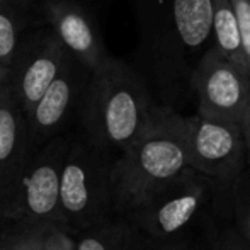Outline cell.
Listing matches in <instances>:
<instances>
[{
	"instance_id": "1",
	"label": "cell",
	"mask_w": 250,
	"mask_h": 250,
	"mask_svg": "<svg viewBox=\"0 0 250 250\" xmlns=\"http://www.w3.org/2000/svg\"><path fill=\"white\" fill-rule=\"evenodd\" d=\"M157 107L140 77L107 56L90 70L79 111L80 135L118 157L142 135Z\"/></svg>"
},
{
	"instance_id": "2",
	"label": "cell",
	"mask_w": 250,
	"mask_h": 250,
	"mask_svg": "<svg viewBox=\"0 0 250 250\" xmlns=\"http://www.w3.org/2000/svg\"><path fill=\"white\" fill-rule=\"evenodd\" d=\"M189 167L186 116L168 107H157L142 135L114 158L116 213L128 214Z\"/></svg>"
},
{
	"instance_id": "3",
	"label": "cell",
	"mask_w": 250,
	"mask_h": 250,
	"mask_svg": "<svg viewBox=\"0 0 250 250\" xmlns=\"http://www.w3.org/2000/svg\"><path fill=\"white\" fill-rule=\"evenodd\" d=\"M114 158L80 133L73 135L60 179V218L70 233L85 231L118 214L112 191Z\"/></svg>"
},
{
	"instance_id": "4",
	"label": "cell",
	"mask_w": 250,
	"mask_h": 250,
	"mask_svg": "<svg viewBox=\"0 0 250 250\" xmlns=\"http://www.w3.org/2000/svg\"><path fill=\"white\" fill-rule=\"evenodd\" d=\"M223 199L218 184L208 175L189 167L126 216L153 244L191 237L201 221H206Z\"/></svg>"
},
{
	"instance_id": "5",
	"label": "cell",
	"mask_w": 250,
	"mask_h": 250,
	"mask_svg": "<svg viewBox=\"0 0 250 250\" xmlns=\"http://www.w3.org/2000/svg\"><path fill=\"white\" fill-rule=\"evenodd\" d=\"M72 138L70 133L56 136L31 153L14 188L0 201V221H46L62 227L60 179Z\"/></svg>"
},
{
	"instance_id": "6",
	"label": "cell",
	"mask_w": 250,
	"mask_h": 250,
	"mask_svg": "<svg viewBox=\"0 0 250 250\" xmlns=\"http://www.w3.org/2000/svg\"><path fill=\"white\" fill-rule=\"evenodd\" d=\"M191 168L211 177L225 196L249 167V148L235 121L196 112L186 118Z\"/></svg>"
},
{
	"instance_id": "7",
	"label": "cell",
	"mask_w": 250,
	"mask_h": 250,
	"mask_svg": "<svg viewBox=\"0 0 250 250\" xmlns=\"http://www.w3.org/2000/svg\"><path fill=\"white\" fill-rule=\"evenodd\" d=\"M89 75L90 70L72 56L63 72L27 112V138L31 150L34 151L56 136L66 135L72 121L79 118Z\"/></svg>"
},
{
	"instance_id": "8",
	"label": "cell",
	"mask_w": 250,
	"mask_h": 250,
	"mask_svg": "<svg viewBox=\"0 0 250 250\" xmlns=\"http://www.w3.org/2000/svg\"><path fill=\"white\" fill-rule=\"evenodd\" d=\"M70 58L72 55L51 27L24 38L10 65V87L26 114L63 72Z\"/></svg>"
},
{
	"instance_id": "9",
	"label": "cell",
	"mask_w": 250,
	"mask_h": 250,
	"mask_svg": "<svg viewBox=\"0 0 250 250\" xmlns=\"http://www.w3.org/2000/svg\"><path fill=\"white\" fill-rule=\"evenodd\" d=\"M198 112L240 125L250 96V75L214 48L201 60L192 77Z\"/></svg>"
},
{
	"instance_id": "10",
	"label": "cell",
	"mask_w": 250,
	"mask_h": 250,
	"mask_svg": "<svg viewBox=\"0 0 250 250\" xmlns=\"http://www.w3.org/2000/svg\"><path fill=\"white\" fill-rule=\"evenodd\" d=\"M43 17L66 51L83 66L94 70L107 58L99 31L75 0H44Z\"/></svg>"
},
{
	"instance_id": "11",
	"label": "cell",
	"mask_w": 250,
	"mask_h": 250,
	"mask_svg": "<svg viewBox=\"0 0 250 250\" xmlns=\"http://www.w3.org/2000/svg\"><path fill=\"white\" fill-rule=\"evenodd\" d=\"M31 153L26 111L9 82L0 94V201L14 188Z\"/></svg>"
},
{
	"instance_id": "12",
	"label": "cell",
	"mask_w": 250,
	"mask_h": 250,
	"mask_svg": "<svg viewBox=\"0 0 250 250\" xmlns=\"http://www.w3.org/2000/svg\"><path fill=\"white\" fill-rule=\"evenodd\" d=\"M77 250H150L153 242L126 214L75 235Z\"/></svg>"
},
{
	"instance_id": "13",
	"label": "cell",
	"mask_w": 250,
	"mask_h": 250,
	"mask_svg": "<svg viewBox=\"0 0 250 250\" xmlns=\"http://www.w3.org/2000/svg\"><path fill=\"white\" fill-rule=\"evenodd\" d=\"M214 0H174V22L182 43L199 48L213 34Z\"/></svg>"
},
{
	"instance_id": "14",
	"label": "cell",
	"mask_w": 250,
	"mask_h": 250,
	"mask_svg": "<svg viewBox=\"0 0 250 250\" xmlns=\"http://www.w3.org/2000/svg\"><path fill=\"white\" fill-rule=\"evenodd\" d=\"M213 36L216 50L227 60L250 75V68L242 44V34L238 29L237 16L230 0H214Z\"/></svg>"
},
{
	"instance_id": "15",
	"label": "cell",
	"mask_w": 250,
	"mask_h": 250,
	"mask_svg": "<svg viewBox=\"0 0 250 250\" xmlns=\"http://www.w3.org/2000/svg\"><path fill=\"white\" fill-rule=\"evenodd\" d=\"M29 21V0H0V62L12 65Z\"/></svg>"
},
{
	"instance_id": "16",
	"label": "cell",
	"mask_w": 250,
	"mask_h": 250,
	"mask_svg": "<svg viewBox=\"0 0 250 250\" xmlns=\"http://www.w3.org/2000/svg\"><path fill=\"white\" fill-rule=\"evenodd\" d=\"M53 225L46 221H0V250H48Z\"/></svg>"
},
{
	"instance_id": "17",
	"label": "cell",
	"mask_w": 250,
	"mask_h": 250,
	"mask_svg": "<svg viewBox=\"0 0 250 250\" xmlns=\"http://www.w3.org/2000/svg\"><path fill=\"white\" fill-rule=\"evenodd\" d=\"M227 211L237 230L244 235L250 244V170L249 167L240 175L227 196Z\"/></svg>"
},
{
	"instance_id": "18",
	"label": "cell",
	"mask_w": 250,
	"mask_h": 250,
	"mask_svg": "<svg viewBox=\"0 0 250 250\" xmlns=\"http://www.w3.org/2000/svg\"><path fill=\"white\" fill-rule=\"evenodd\" d=\"M203 244L206 250H250L249 240L237 230L233 221H218L213 214L206 220Z\"/></svg>"
},
{
	"instance_id": "19",
	"label": "cell",
	"mask_w": 250,
	"mask_h": 250,
	"mask_svg": "<svg viewBox=\"0 0 250 250\" xmlns=\"http://www.w3.org/2000/svg\"><path fill=\"white\" fill-rule=\"evenodd\" d=\"M237 16L238 29L242 34V44L250 68V0H230Z\"/></svg>"
},
{
	"instance_id": "20",
	"label": "cell",
	"mask_w": 250,
	"mask_h": 250,
	"mask_svg": "<svg viewBox=\"0 0 250 250\" xmlns=\"http://www.w3.org/2000/svg\"><path fill=\"white\" fill-rule=\"evenodd\" d=\"M48 250H77L75 235L60 225H53L48 235Z\"/></svg>"
},
{
	"instance_id": "21",
	"label": "cell",
	"mask_w": 250,
	"mask_h": 250,
	"mask_svg": "<svg viewBox=\"0 0 250 250\" xmlns=\"http://www.w3.org/2000/svg\"><path fill=\"white\" fill-rule=\"evenodd\" d=\"M150 250H204V244L203 242H196L191 235V237L177 238V240L153 244V247Z\"/></svg>"
},
{
	"instance_id": "22",
	"label": "cell",
	"mask_w": 250,
	"mask_h": 250,
	"mask_svg": "<svg viewBox=\"0 0 250 250\" xmlns=\"http://www.w3.org/2000/svg\"><path fill=\"white\" fill-rule=\"evenodd\" d=\"M240 126H242V131H244L245 143H247V148H249V153H250V96H249L247 107H245V112H244V118H242Z\"/></svg>"
},
{
	"instance_id": "23",
	"label": "cell",
	"mask_w": 250,
	"mask_h": 250,
	"mask_svg": "<svg viewBox=\"0 0 250 250\" xmlns=\"http://www.w3.org/2000/svg\"><path fill=\"white\" fill-rule=\"evenodd\" d=\"M9 82H10V65H5L3 62H0V94L9 85Z\"/></svg>"
},
{
	"instance_id": "24",
	"label": "cell",
	"mask_w": 250,
	"mask_h": 250,
	"mask_svg": "<svg viewBox=\"0 0 250 250\" xmlns=\"http://www.w3.org/2000/svg\"><path fill=\"white\" fill-rule=\"evenodd\" d=\"M204 250H206V247H204Z\"/></svg>"
}]
</instances>
